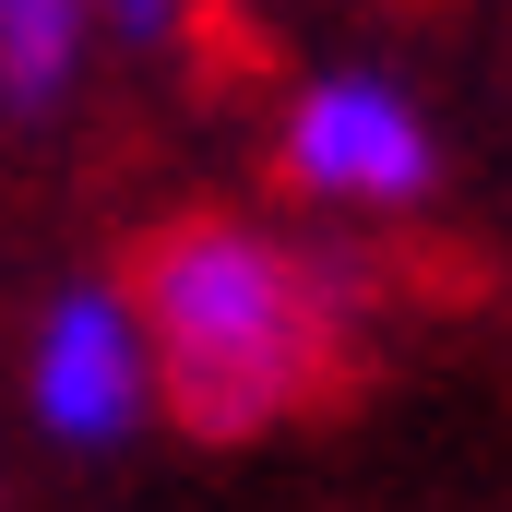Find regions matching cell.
I'll use <instances>...</instances> for the list:
<instances>
[{
  "instance_id": "1",
  "label": "cell",
  "mask_w": 512,
  "mask_h": 512,
  "mask_svg": "<svg viewBox=\"0 0 512 512\" xmlns=\"http://www.w3.org/2000/svg\"><path fill=\"white\" fill-rule=\"evenodd\" d=\"M131 286L191 441H262L310 417L358 334V274L274 215H179L131 251Z\"/></svg>"
},
{
  "instance_id": "2",
  "label": "cell",
  "mask_w": 512,
  "mask_h": 512,
  "mask_svg": "<svg viewBox=\"0 0 512 512\" xmlns=\"http://www.w3.org/2000/svg\"><path fill=\"white\" fill-rule=\"evenodd\" d=\"M274 179L310 215H334V227L429 215V191H441V120L417 108V84L382 72V60H322L274 108Z\"/></svg>"
},
{
  "instance_id": "3",
  "label": "cell",
  "mask_w": 512,
  "mask_h": 512,
  "mask_svg": "<svg viewBox=\"0 0 512 512\" xmlns=\"http://www.w3.org/2000/svg\"><path fill=\"white\" fill-rule=\"evenodd\" d=\"M167 417V358L131 274H60L24 322V429L72 465H108Z\"/></svg>"
},
{
  "instance_id": "4",
  "label": "cell",
  "mask_w": 512,
  "mask_h": 512,
  "mask_svg": "<svg viewBox=\"0 0 512 512\" xmlns=\"http://www.w3.org/2000/svg\"><path fill=\"white\" fill-rule=\"evenodd\" d=\"M96 48V0H0V120H48Z\"/></svg>"
},
{
  "instance_id": "5",
  "label": "cell",
  "mask_w": 512,
  "mask_h": 512,
  "mask_svg": "<svg viewBox=\"0 0 512 512\" xmlns=\"http://www.w3.org/2000/svg\"><path fill=\"white\" fill-rule=\"evenodd\" d=\"M191 12H203V0H96V36H108L120 60H167V48L191 36Z\"/></svg>"
}]
</instances>
